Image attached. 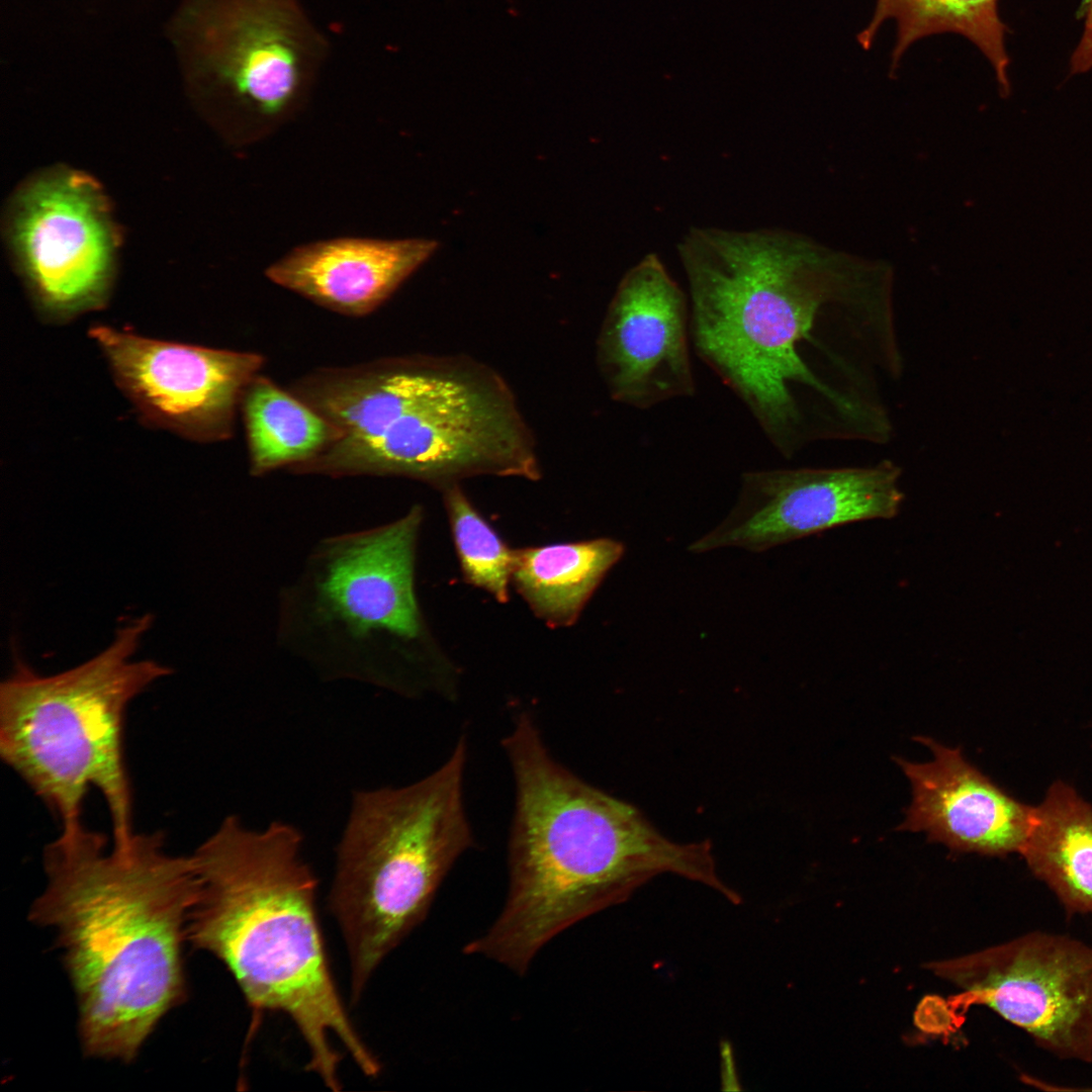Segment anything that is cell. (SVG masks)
Here are the masks:
<instances>
[{"mask_svg":"<svg viewBox=\"0 0 1092 1092\" xmlns=\"http://www.w3.org/2000/svg\"><path fill=\"white\" fill-rule=\"evenodd\" d=\"M1085 23L1082 37L1071 58L1072 74L1085 73L1092 69V0H1085Z\"/></svg>","mask_w":1092,"mask_h":1092,"instance_id":"22","label":"cell"},{"mask_svg":"<svg viewBox=\"0 0 1092 1092\" xmlns=\"http://www.w3.org/2000/svg\"><path fill=\"white\" fill-rule=\"evenodd\" d=\"M421 506L376 527L328 536L280 590L276 640L326 678H348L405 696L454 681L431 659L415 586Z\"/></svg>","mask_w":1092,"mask_h":1092,"instance_id":"5","label":"cell"},{"mask_svg":"<svg viewBox=\"0 0 1092 1092\" xmlns=\"http://www.w3.org/2000/svg\"><path fill=\"white\" fill-rule=\"evenodd\" d=\"M302 834L274 821L247 827L226 816L192 855L198 880L186 940L219 960L255 1009L285 1014L308 1051L307 1070L341 1089L335 1036L366 1076L380 1065L351 1022L318 925L317 881Z\"/></svg>","mask_w":1092,"mask_h":1092,"instance_id":"4","label":"cell"},{"mask_svg":"<svg viewBox=\"0 0 1092 1092\" xmlns=\"http://www.w3.org/2000/svg\"><path fill=\"white\" fill-rule=\"evenodd\" d=\"M687 296L656 254L621 279L597 340V363L611 397L648 410L693 396Z\"/></svg>","mask_w":1092,"mask_h":1092,"instance_id":"14","label":"cell"},{"mask_svg":"<svg viewBox=\"0 0 1092 1092\" xmlns=\"http://www.w3.org/2000/svg\"><path fill=\"white\" fill-rule=\"evenodd\" d=\"M437 247L429 239L338 238L298 246L266 275L321 305L361 315L386 300Z\"/></svg>","mask_w":1092,"mask_h":1092,"instance_id":"16","label":"cell"},{"mask_svg":"<svg viewBox=\"0 0 1092 1092\" xmlns=\"http://www.w3.org/2000/svg\"><path fill=\"white\" fill-rule=\"evenodd\" d=\"M144 615L120 627L87 661L40 675L23 663L0 686V755L38 796L62 830L81 825L90 788L102 795L112 842L133 837L132 791L124 757L129 704L171 669L132 658L152 625Z\"/></svg>","mask_w":1092,"mask_h":1092,"instance_id":"6","label":"cell"},{"mask_svg":"<svg viewBox=\"0 0 1092 1092\" xmlns=\"http://www.w3.org/2000/svg\"><path fill=\"white\" fill-rule=\"evenodd\" d=\"M1090 1090L1092 1091V1088H1091V1089H1090V1088H1087V1091H1090Z\"/></svg>","mask_w":1092,"mask_h":1092,"instance_id":"23","label":"cell"},{"mask_svg":"<svg viewBox=\"0 0 1092 1092\" xmlns=\"http://www.w3.org/2000/svg\"><path fill=\"white\" fill-rule=\"evenodd\" d=\"M692 344L784 455L811 435L812 401L838 400L812 362L823 306L850 262L782 230L693 228L678 244Z\"/></svg>","mask_w":1092,"mask_h":1092,"instance_id":"3","label":"cell"},{"mask_svg":"<svg viewBox=\"0 0 1092 1092\" xmlns=\"http://www.w3.org/2000/svg\"><path fill=\"white\" fill-rule=\"evenodd\" d=\"M455 548L465 580L499 603L509 600L515 550L476 511L459 484L442 489Z\"/></svg>","mask_w":1092,"mask_h":1092,"instance_id":"21","label":"cell"},{"mask_svg":"<svg viewBox=\"0 0 1092 1092\" xmlns=\"http://www.w3.org/2000/svg\"><path fill=\"white\" fill-rule=\"evenodd\" d=\"M502 745L515 785L508 895L465 953L524 975L556 935L625 902L661 874L741 902L719 877L709 841H672L636 807L576 776L550 753L529 713L517 716Z\"/></svg>","mask_w":1092,"mask_h":1092,"instance_id":"2","label":"cell"},{"mask_svg":"<svg viewBox=\"0 0 1092 1092\" xmlns=\"http://www.w3.org/2000/svg\"><path fill=\"white\" fill-rule=\"evenodd\" d=\"M295 471L396 475L441 490L478 475L541 477L534 435L511 387L467 356L417 357L386 427L369 437H342Z\"/></svg>","mask_w":1092,"mask_h":1092,"instance_id":"8","label":"cell"},{"mask_svg":"<svg viewBox=\"0 0 1092 1092\" xmlns=\"http://www.w3.org/2000/svg\"><path fill=\"white\" fill-rule=\"evenodd\" d=\"M89 334L142 419L196 441L231 436L237 404L262 366L257 354L160 341L107 326Z\"/></svg>","mask_w":1092,"mask_h":1092,"instance_id":"12","label":"cell"},{"mask_svg":"<svg viewBox=\"0 0 1092 1092\" xmlns=\"http://www.w3.org/2000/svg\"><path fill=\"white\" fill-rule=\"evenodd\" d=\"M30 920L56 932L90 1057L129 1062L185 996L182 943L198 880L161 832L123 846L83 825L43 850Z\"/></svg>","mask_w":1092,"mask_h":1092,"instance_id":"1","label":"cell"},{"mask_svg":"<svg viewBox=\"0 0 1092 1092\" xmlns=\"http://www.w3.org/2000/svg\"><path fill=\"white\" fill-rule=\"evenodd\" d=\"M887 19H894L897 24L892 72L913 42L928 35L952 32L965 36L983 53L995 71L1001 95L1009 94L1006 26L998 13V0H877L871 21L856 35L863 50L873 46Z\"/></svg>","mask_w":1092,"mask_h":1092,"instance_id":"19","label":"cell"},{"mask_svg":"<svg viewBox=\"0 0 1092 1092\" xmlns=\"http://www.w3.org/2000/svg\"><path fill=\"white\" fill-rule=\"evenodd\" d=\"M204 40L208 67L252 138L303 105L328 51L299 0H214Z\"/></svg>","mask_w":1092,"mask_h":1092,"instance_id":"10","label":"cell"},{"mask_svg":"<svg viewBox=\"0 0 1092 1092\" xmlns=\"http://www.w3.org/2000/svg\"><path fill=\"white\" fill-rule=\"evenodd\" d=\"M927 969L961 992L956 1012L981 1005L1023 1030L1061 1061L1092 1064V944L1074 936L1031 930Z\"/></svg>","mask_w":1092,"mask_h":1092,"instance_id":"9","label":"cell"},{"mask_svg":"<svg viewBox=\"0 0 1092 1092\" xmlns=\"http://www.w3.org/2000/svg\"><path fill=\"white\" fill-rule=\"evenodd\" d=\"M467 755L461 735L446 761L423 779L353 795L329 901L347 947L354 1002L474 845L464 800Z\"/></svg>","mask_w":1092,"mask_h":1092,"instance_id":"7","label":"cell"},{"mask_svg":"<svg viewBox=\"0 0 1092 1092\" xmlns=\"http://www.w3.org/2000/svg\"><path fill=\"white\" fill-rule=\"evenodd\" d=\"M1020 855L1067 916L1092 918V806L1070 785L1053 783L1033 807Z\"/></svg>","mask_w":1092,"mask_h":1092,"instance_id":"17","label":"cell"},{"mask_svg":"<svg viewBox=\"0 0 1092 1092\" xmlns=\"http://www.w3.org/2000/svg\"><path fill=\"white\" fill-rule=\"evenodd\" d=\"M933 760L897 758L912 788V803L899 830L925 832L929 841L954 852L989 856L1020 854L1030 830L1033 807L1011 797L970 763L960 748L931 738Z\"/></svg>","mask_w":1092,"mask_h":1092,"instance_id":"15","label":"cell"},{"mask_svg":"<svg viewBox=\"0 0 1092 1092\" xmlns=\"http://www.w3.org/2000/svg\"><path fill=\"white\" fill-rule=\"evenodd\" d=\"M244 414L255 476L307 462L342 437L312 406L258 375L244 394Z\"/></svg>","mask_w":1092,"mask_h":1092,"instance_id":"20","label":"cell"},{"mask_svg":"<svg viewBox=\"0 0 1092 1092\" xmlns=\"http://www.w3.org/2000/svg\"><path fill=\"white\" fill-rule=\"evenodd\" d=\"M12 239L44 315L65 321L103 304L114 239L103 200L89 180L62 172L35 180L17 201Z\"/></svg>","mask_w":1092,"mask_h":1092,"instance_id":"11","label":"cell"},{"mask_svg":"<svg viewBox=\"0 0 1092 1092\" xmlns=\"http://www.w3.org/2000/svg\"><path fill=\"white\" fill-rule=\"evenodd\" d=\"M900 474L891 462L746 472L730 515L689 549L760 552L844 525L893 519L904 499Z\"/></svg>","mask_w":1092,"mask_h":1092,"instance_id":"13","label":"cell"},{"mask_svg":"<svg viewBox=\"0 0 1092 1092\" xmlns=\"http://www.w3.org/2000/svg\"><path fill=\"white\" fill-rule=\"evenodd\" d=\"M623 553L609 538L515 550L512 581L536 616L567 627Z\"/></svg>","mask_w":1092,"mask_h":1092,"instance_id":"18","label":"cell"}]
</instances>
